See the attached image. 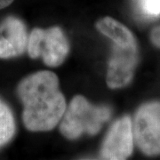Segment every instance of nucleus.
<instances>
[{"label":"nucleus","instance_id":"7","mask_svg":"<svg viewBox=\"0 0 160 160\" xmlns=\"http://www.w3.org/2000/svg\"><path fill=\"white\" fill-rule=\"evenodd\" d=\"M29 37L24 23L8 16L0 23V59L19 56L27 50Z\"/></svg>","mask_w":160,"mask_h":160},{"label":"nucleus","instance_id":"4","mask_svg":"<svg viewBox=\"0 0 160 160\" xmlns=\"http://www.w3.org/2000/svg\"><path fill=\"white\" fill-rule=\"evenodd\" d=\"M134 142L146 156L160 155V102H149L137 109L132 121Z\"/></svg>","mask_w":160,"mask_h":160},{"label":"nucleus","instance_id":"10","mask_svg":"<svg viewBox=\"0 0 160 160\" xmlns=\"http://www.w3.org/2000/svg\"><path fill=\"white\" fill-rule=\"evenodd\" d=\"M139 6L143 14L147 16L160 15V0H139Z\"/></svg>","mask_w":160,"mask_h":160},{"label":"nucleus","instance_id":"9","mask_svg":"<svg viewBox=\"0 0 160 160\" xmlns=\"http://www.w3.org/2000/svg\"><path fill=\"white\" fill-rule=\"evenodd\" d=\"M14 132L15 124L11 109L0 99V147L11 140Z\"/></svg>","mask_w":160,"mask_h":160},{"label":"nucleus","instance_id":"1","mask_svg":"<svg viewBox=\"0 0 160 160\" xmlns=\"http://www.w3.org/2000/svg\"><path fill=\"white\" fill-rule=\"evenodd\" d=\"M17 92L24 106L23 123L29 131L52 130L67 109L58 77L51 71L43 70L26 77L18 85Z\"/></svg>","mask_w":160,"mask_h":160},{"label":"nucleus","instance_id":"2","mask_svg":"<svg viewBox=\"0 0 160 160\" xmlns=\"http://www.w3.org/2000/svg\"><path fill=\"white\" fill-rule=\"evenodd\" d=\"M111 117L108 106H95L82 95L75 96L66 109L60 125V132L69 140H76L83 133L94 135Z\"/></svg>","mask_w":160,"mask_h":160},{"label":"nucleus","instance_id":"12","mask_svg":"<svg viewBox=\"0 0 160 160\" xmlns=\"http://www.w3.org/2000/svg\"><path fill=\"white\" fill-rule=\"evenodd\" d=\"M13 0H0V9H3L6 6H10Z\"/></svg>","mask_w":160,"mask_h":160},{"label":"nucleus","instance_id":"5","mask_svg":"<svg viewBox=\"0 0 160 160\" xmlns=\"http://www.w3.org/2000/svg\"><path fill=\"white\" fill-rule=\"evenodd\" d=\"M133 144L132 121L129 116H124L108 132L102 146L101 157L103 159H126L132 153Z\"/></svg>","mask_w":160,"mask_h":160},{"label":"nucleus","instance_id":"3","mask_svg":"<svg viewBox=\"0 0 160 160\" xmlns=\"http://www.w3.org/2000/svg\"><path fill=\"white\" fill-rule=\"evenodd\" d=\"M27 50L29 57L41 58L47 66L57 67L68 56L69 45L61 28H36L29 36Z\"/></svg>","mask_w":160,"mask_h":160},{"label":"nucleus","instance_id":"8","mask_svg":"<svg viewBox=\"0 0 160 160\" xmlns=\"http://www.w3.org/2000/svg\"><path fill=\"white\" fill-rule=\"evenodd\" d=\"M98 30L112 40L115 45L123 48L138 47L135 37L122 23L111 17H104L98 21Z\"/></svg>","mask_w":160,"mask_h":160},{"label":"nucleus","instance_id":"11","mask_svg":"<svg viewBox=\"0 0 160 160\" xmlns=\"http://www.w3.org/2000/svg\"><path fill=\"white\" fill-rule=\"evenodd\" d=\"M149 38L151 43L154 45L156 47L160 48V25L155 27L154 29L151 30Z\"/></svg>","mask_w":160,"mask_h":160},{"label":"nucleus","instance_id":"6","mask_svg":"<svg viewBox=\"0 0 160 160\" xmlns=\"http://www.w3.org/2000/svg\"><path fill=\"white\" fill-rule=\"evenodd\" d=\"M138 60V47L123 48L115 45L106 77L109 88L117 89L127 86L133 78Z\"/></svg>","mask_w":160,"mask_h":160}]
</instances>
